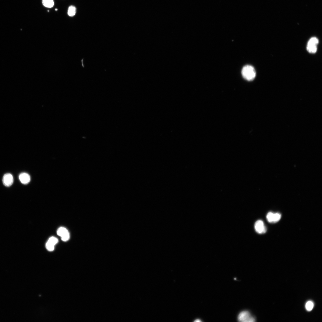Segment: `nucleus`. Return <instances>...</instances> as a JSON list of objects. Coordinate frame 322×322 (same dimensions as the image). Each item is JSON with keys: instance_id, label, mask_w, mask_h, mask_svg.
I'll list each match as a JSON object with an SVG mask.
<instances>
[{"instance_id": "1", "label": "nucleus", "mask_w": 322, "mask_h": 322, "mask_svg": "<svg viewBox=\"0 0 322 322\" xmlns=\"http://www.w3.org/2000/svg\"><path fill=\"white\" fill-rule=\"evenodd\" d=\"M242 74L243 78L248 81H252L255 78L256 72L254 68L250 65L244 66L242 71Z\"/></svg>"}, {"instance_id": "2", "label": "nucleus", "mask_w": 322, "mask_h": 322, "mask_svg": "<svg viewBox=\"0 0 322 322\" xmlns=\"http://www.w3.org/2000/svg\"><path fill=\"white\" fill-rule=\"evenodd\" d=\"M318 43V39L316 37H314L311 38L308 41L307 46L308 52L311 53H315L317 51Z\"/></svg>"}, {"instance_id": "3", "label": "nucleus", "mask_w": 322, "mask_h": 322, "mask_svg": "<svg viewBox=\"0 0 322 322\" xmlns=\"http://www.w3.org/2000/svg\"><path fill=\"white\" fill-rule=\"evenodd\" d=\"M238 320L239 321L243 322H254L255 321V318L247 311H244L240 313L238 315Z\"/></svg>"}, {"instance_id": "4", "label": "nucleus", "mask_w": 322, "mask_h": 322, "mask_svg": "<svg viewBox=\"0 0 322 322\" xmlns=\"http://www.w3.org/2000/svg\"><path fill=\"white\" fill-rule=\"evenodd\" d=\"M266 217L268 222L275 223L278 222L280 220L281 218V215L279 213H274L272 212H269L267 214Z\"/></svg>"}, {"instance_id": "5", "label": "nucleus", "mask_w": 322, "mask_h": 322, "mask_svg": "<svg viewBox=\"0 0 322 322\" xmlns=\"http://www.w3.org/2000/svg\"><path fill=\"white\" fill-rule=\"evenodd\" d=\"M58 235L61 237L63 241H68L70 239V233L68 230L64 227L60 228L57 231Z\"/></svg>"}, {"instance_id": "6", "label": "nucleus", "mask_w": 322, "mask_h": 322, "mask_svg": "<svg viewBox=\"0 0 322 322\" xmlns=\"http://www.w3.org/2000/svg\"><path fill=\"white\" fill-rule=\"evenodd\" d=\"M58 242V238L54 237H51L49 239L46 243V249L50 251H53L55 249V246Z\"/></svg>"}, {"instance_id": "7", "label": "nucleus", "mask_w": 322, "mask_h": 322, "mask_svg": "<svg viewBox=\"0 0 322 322\" xmlns=\"http://www.w3.org/2000/svg\"><path fill=\"white\" fill-rule=\"evenodd\" d=\"M255 229L256 232L260 234L265 233L267 231L266 227L264 225L263 222L261 220H258L256 222Z\"/></svg>"}, {"instance_id": "8", "label": "nucleus", "mask_w": 322, "mask_h": 322, "mask_svg": "<svg viewBox=\"0 0 322 322\" xmlns=\"http://www.w3.org/2000/svg\"><path fill=\"white\" fill-rule=\"evenodd\" d=\"M3 182L4 184L6 186L9 187L13 184L14 178L12 175L10 173L5 174L4 176Z\"/></svg>"}, {"instance_id": "9", "label": "nucleus", "mask_w": 322, "mask_h": 322, "mask_svg": "<svg viewBox=\"0 0 322 322\" xmlns=\"http://www.w3.org/2000/svg\"><path fill=\"white\" fill-rule=\"evenodd\" d=\"M21 182L23 184H27L30 181L31 178L29 174L26 173H21L19 176Z\"/></svg>"}, {"instance_id": "10", "label": "nucleus", "mask_w": 322, "mask_h": 322, "mask_svg": "<svg viewBox=\"0 0 322 322\" xmlns=\"http://www.w3.org/2000/svg\"><path fill=\"white\" fill-rule=\"evenodd\" d=\"M43 5L45 7L51 8L54 5L53 0H42Z\"/></svg>"}, {"instance_id": "11", "label": "nucleus", "mask_w": 322, "mask_h": 322, "mask_svg": "<svg viewBox=\"0 0 322 322\" xmlns=\"http://www.w3.org/2000/svg\"><path fill=\"white\" fill-rule=\"evenodd\" d=\"M76 13V9L74 6H71L68 8V14L71 17L74 16Z\"/></svg>"}, {"instance_id": "12", "label": "nucleus", "mask_w": 322, "mask_h": 322, "mask_svg": "<svg viewBox=\"0 0 322 322\" xmlns=\"http://www.w3.org/2000/svg\"><path fill=\"white\" fill-rule=\"evenodd\" d=\"M314 307V304L311 301L307 302L306 304L305 307L306 310L308 311H311Z\"/></svg>"}, {"instance_id": "13", "label": "nucleus", "mask_w": 322, "mask_h": 322, "mask_svg": "<svg viewBox=\"0 0 322 322\" xmlns=\"http://www.w3.org/2000/svg\"><path fill=\"white\" fill-rule=\"evenodd\" d=\"M58 10V9H55V11H57Z\"/></svg>"}]
</instances>
